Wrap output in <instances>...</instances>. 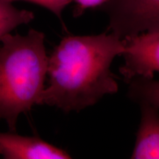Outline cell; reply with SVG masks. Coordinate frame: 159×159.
<instances>
[{
  "label": "cell",
  "mask_w": 159,
  "mask_h": 159,
  "mask_svg": "<svg viewBox=\"0 0 159 159\" xmlns=\"http://www.w3.org/2000/svg\"><path fill=\"white\" fill-rule=\"evenodd\" d=\"M128 83V96L132 100L138 104L148 102L159 111V81L139 77Z\"/></svg>",
  "instance_id": "ba28073f"
},
{
  "label": "cell",
  "mask_w": 159,
  "mask_h": 159,
  "mask_svg": "<svg viewBox=\"0 0 159 159\" xmlns=\"http://www.w3.org/2000/svg\"><path fill=\"white\" fill-rule=\"evenodd\" d=\"M43 33L6 35L0 42V120L16 132L20 115L39 103L45 89L48 60Z\"/></svg>",
  "instance_id": "7a4b0ae2"
},
{
  "label": "cell",
  "mask_w": 159,
  "mask_h": 159,
  "mask_svg": "<svg viewBox=\"0 0 159 159\" xmlns=\"http://www.w3.org/2000/svg\"><path fill=\"white\" fill-rule=\"evenodd\" d=\"M0 156L6 159H69L66 151L37 136L0 132Z\"/></svg>",
  "instance_id": "5b68a950"
},
{
  "label": "cell",
  "mask_w": 159,
  "mask_h": 159,
  "mask_svg": "<svg viewBox=\"0 0 159 159\" xmlns=\"http://www.w3.org/2000/svg\"><path fill=\"white\" fill-rule=\"evenodd\" d=\"M34 13L19 9L13 3L0 0V41L19 26L27 25L34 19Z\"/></svg>",
  "instance_id": "52a82bcc"
},
{
  "label": "cell",
  "mask_w": 159,
  "mask_h": 159,
  "mask_svg": "<svg viewBox=\"0 0 159 159\" xmlns=\"http://www.w3.org/2000/svg\"><path fill=\"white\" fill-rule=\"evenodd\" d=\"M139 104L142 117L130 158L159 159V111L148 102Z\"/></svg>",
  "instance_id": "8992f818"
},
{
  "label": "cell",
  "mask_w": 159,
  "mask_h": 159,
  "mask_svg": "<svg viewBox=\"0 0 159 159\" xmlns=\"http://www.w3.org/2000/svg\"><path fill=\"white\" fill-rule=\"evenodd\" d=\"M124 64L119 68L126 82L136 77L152 79L159 72V33L147 32L123 39Z\"/></svg>",
  "instance_id": "277c9868"
},
{
  "label": "cell",
  "mask_w": 159,
  "mask_h": 159,
  "mask_svg": "<svg viewBox=\"0 0 159 159\" xmlns=\"http://www.w3.org/2000/svg\"><path fill=\"white\" fill-rule=\"evenodd\" d=\"M125 48L124 40L112 33L65 36L49 57V84L38 105L78 112L116 93L111 65Z\"/></svg>",
  "instance_id": "6da1fadb"
},
{
  "label": "cell",
  "mask_w": 159,
  "mask_h": 159,
  "mask_svg": "<svg viewBox=\"0 0 159 159\" xmlns=\"http://www.w3.org/2000/svg\"><path fill=\"white\" fill-rule=\"evenodd\" d=\"M100 8L108 15V30L119 39L159 33V0H110Z\"/></svg>",
  "instance_id": "3957f363"
},
{
  "label": "cell",
  "mask_w": 159,
  "mask_h": 159,
  "mask_svg": "<svg viewBox=\"0 0 159 159\" xmlns=\"http://www.w3.org/2000/svg\"><path fill=\"white\" fill-rule=\"evenodd\" d=\"M4 1L11 3L16 1H25L35 4L51 11L61 21H62L63 10L71 2H72V0H4Z\"/></svg>",
  "instance_id": "9c48e42d"
},
{
  "label": "cell",
  "mask_w": 159,
  "mask_h": 159,
  "mask_svg": "<svg viewBox=\"0 0 159 159\" xmlns=\"http://www.w3.org/2000/svg\"><path fill=\"white\" fill-rule=\"evenodd\" d=\"M75 2L74 16L78 17L88 9L101 7L110 0H72Z\"/></svg>",
  "instance_id": "30bf717a"
}]
</instances>
